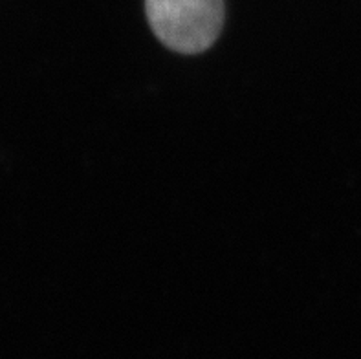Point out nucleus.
<instances>
[{"instance_id":"f257e3e1","label":"nucleus","mask_w":361,"mask_h":359,"mask_svg":"<svg viewBox=\"0 0 361 359\" xmlns=\"http://www.w3.org/2000/svg\"><path fill=\"white\" fill-rule=\"evenodd\" d=\"M154 35L180 54L207 50L224 23L222 0H147Z\"/></svg>"}]
</instances>
